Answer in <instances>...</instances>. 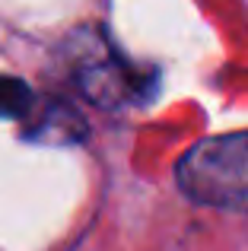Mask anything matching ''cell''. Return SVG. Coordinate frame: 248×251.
I'll return each instance as SVG.
<instances>
[{
  "mask_svg": "<svg viewBox=\"0 0 248 251\" xmlns=\"http://www.w3.org/2000/svg\"><path fill=\"white\" fill-rule=\"evenodd\" d=\"M175 184L200 207L248 213V127L194 143L175 162Z\"/></svg>",
  "mask_w": 248,
  "mask_h": 251,
  "instance_id": "6da1fadb",
  "label": "cell"
},
{
  "mask_svg": "<svg viewBox=\"0 0 248 251\" xmlns=\"http://www.w3.org/2000/svg\"><path fill=\"white\" fill-rule=\"evenodd\" d=\"M76 83H80L83 96L89 102L112 108V105H140L156 92L153 76H140V70L124 64L118 54H108L102 61H83L76 70Z\"/></svg>",
  "mask_w": 248,
  "mask_h": 251,
  "instance_id": "7a4b0ae2",
  "label": "cell"
},
{
  "mask_svg": "<svg viewBox=\"0 0 248 251\" xmlns=\"http://www.w3.org/2000/svg\"><path fill=\"white\" fill-rule=\"evenodd\" d=\"M35 108V92L16 76H0V118H25Z\"/></svg>",
  "mask_w": 248,
  "mask_h": 251,
  "instance_id": "277c9868",
  "label": "cell"
},
{
  "mask_svg": "<svg viewBox=\"0 0 248 251\" xmlns=\"http://www.w3.org/2000/svg\"><path fill=\"white\" fill-rule=\"evenodd\" d=\"M83 134H86L83 118L61 99H48L29 127V140L42 143H76L83 140Z\"/></svg>",
  "mask_w": 248,
  "mask_h": 251,
  "instance_id": "3957f363",
  "label": "cell"
}]
</instances>
